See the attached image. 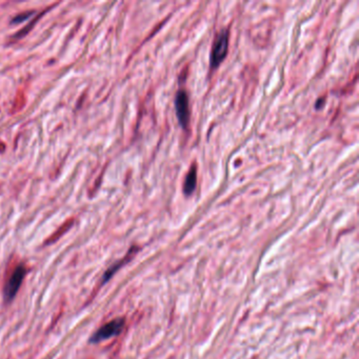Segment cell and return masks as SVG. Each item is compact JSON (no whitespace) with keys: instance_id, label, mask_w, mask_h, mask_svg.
I'll return each instance as SVG.
<instances>
[{"instance_id":"cell-1","label":"cell","mask_w":359,"mask_h":359,"mask_svg":"<svg viewBox=\"0 0 359 359\" xmlns=\"http://www.w3.org/2000/svg\"><path fill=\"white\" fill-rule=\"evenodd\" d=\"M125 318H115L109 322H106L105 325H103L95 332V334H93V336L90 338V342L98 343L117 336V335L122 333L123 329L125 328Z\"/></svg>"},{"instance_id":"cell-2","label":"cell","mask_w":359,"mask_h":359,"mask_svg":"<svg viewBox=\"0 0 359 359\" xmlns=\"http://www.w3.org/2000/svg\"><path fill=\"white\" fill-rule=\"evenodd\" d=\"M26 274H27V269L23 265L17 266L15 270L12 272L11 276L9 277L4 289V297L7 303L11 302L12 299L16 296L18 290L20 289V286L22 284L23 279L26 277Z\"/></svg>"},{"instance_id":"cell-3","label":"cell","mask_w":359,"mask_h":359,"mask_svg":"<svg viewBox=\"0 0 359 359\" xmlns=\"http://www.w3.org/2000/svg\"><path fill=\"white\" fill-rule=\"evenodd\" d=\"M229 49V33L228 31H221L214 41L211 53V67L217 68L228 54Z\"/></svg>"},{"instance_id":"cell-4","label":"cell","mask_w":359,"mask_h":359,"mask_svg":"<svg viewBox=\"0 0 359 359\" xmlns=\"http://www.w3.org/2000/svg\"><path fill=\"white\" fill-rule=\"evenodd\" d=\"M175 109L178 122L183 128H187L190 122V103L186 91L179 90L175 98Z\"/></svg>"},{"instance_id":"cell-5","label":"cell","mask_w":359,"mask_h":359,"mask_svg":"<svg viewBox=\"0 0 359 359\" xmlns=\"http://www.w3.org/2000/svg\"><path fill=\"white\" fill-rule=\"evenodd\" d=\"M196 184H197V170L196 166L193 165L191 167L184 185V193L186 196H189L194 192V190L196 189Z\"/></svg>"},{"instance_id":"cell-6","label":"cell","mask_w":359,"mask_h":359,"mask_svg":"<svg viewBox=\"0 0 359 359\" xmlns=\"http://www.w3.org/2000/svg\"><path fill=\"white\" fill-rule=\"evenodd\" d=\"M324 104H325L324 98H320V99L317 100V102H316V104H315V107H316V109H321V107L324 106Z\"/></svg>"}]
</instances>
